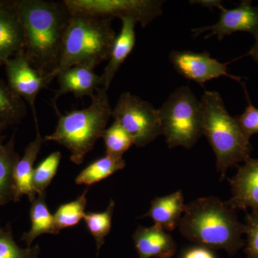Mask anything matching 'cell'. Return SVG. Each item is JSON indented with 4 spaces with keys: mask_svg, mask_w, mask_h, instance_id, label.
<instances>
[{
    "mask_svg": "<svg viewBox=\"0 0 258 258\" xmlns=\"http://www.w3.org/2000/svg\"><path fill=\"white\" fill-rule=\"evenodd\" d=\"M185 207L184 196L179 190L167 196L154 198L144 217L152 219L154 225L166 232H171L178 227Z\"/></svg>",
    "mask_w": 258,
    "mask_h": 258,
    "instance_id": "obj_17",
    "label": "cell"
},
{
    "mask_svg": "<svg viewBox=\"0 0 258 258\" xmlns=\"http://www.w3.org/2000/svg\"><path fill=\"white\" fill-rule=\"evenodd\" d=\"M220 16L218 22L210 26L192 29L194 37L200 34L210 32L205 38L216 36L221 41L226 36L237 32H246L253 36L258 32V7H253L252 2L243 0L240 5L234 9H227L222 5L220 7Z\"/></svg>",
    "mask_w": 258,
    "mask_h": 258,
    "instance_id": "obj_11",
    "label": "cell"
},
{
    "mask_svg": "<svg viewBox=\"0 0 258 258\" xmlns=\"http://www.w3.org/2000/svg\"><path fill=\"white\" fill-rule=\"evenodd\" d=\"M169 59L176 72L186 79L203 86L210 80L227 76L237 81L241 85V78L229 74L227 66L231 62H219L212 58L210 52H195L190 50H174L169 55Z\"/></svg>",
    "mask_w": 258,
    "mask_h": 258,
    "instance_id": "obj_9",
    "label": "cell"
},
{
    "mask_svg": "<svg viewBox=\"0 0 258 258\" xmlns=\"http://www.w3.org/2000/svg\"><path fill=\"white\" fill-rule=\"evenodd\" d=\"M19 159L15 149L14 136L7 144L0 141V207L18 201L14 172Z\"/></svg>",
    "mask_w": 258,
    "mask_h": 258,
    "instance_id": "obj_19",
    "label": "cell"
},
{
    "mask_svg": "<svg viewBox=\"0 0 258 258\" xmlns=\"http://www.w3.org/2000/svg\"><path fill=\"white\" fill-rule=\"evenodd\" d=\"M106 145L107 155L114 157H122L123 154L134 145L133 141L123 127L113 121L102 135Z\"/></svg>",
    "mask_w": 258,
    "mask_h": 258,
    "instance_id": "obj_26",
    "label": "cell"
},
{
    "mask_svg": "<svg viewBox=\"0 0 258 258\" xmlns=\"http://www.w3.org/2000/svg\"><path fill=\"white\" fill-rule=\"evenodd\" d=\"M200 101L203 108V136L215 152L217 169L223 179L229 168L250 157L252 146L235 118L226 109L220 93L205 90Z\"/></svg>",
    "mask_w": 258,
    "mask_h": 258,
    "instance_id": "obj_4",
    "label": "cell"
},
{
    "mask_svg": "<svg viewBox=\"0 0 258 258\" xmlns=\"http://www.w3.org/2000/svg\"><path fill=\"white\" fill-rule=\"evenodd\" d=\"M60 152H54L40 163L34 169L32 175V188L37 195L45 193L60 165Z\"/></svg>",
    "mask_w": 258,
    "mask_h": 258,
    "instance_id": "obj_25",
    "label": "cell"
},
{
    "mask_svg": "<svg viewBox=\"0 0 258 258\" xmlns=\"http://www.w3.org/2000/svg\"><path fill=\"white\" fill-rule=\"evenodd\" d=\"M88 189H85L81 196L74 201L60 205L53 215L57 230L60 232L62 229L74 227L79 223L86 212Z\"/></svg>",
    "mask_w": 258,
    "mask_h": 258,
    "instance_id": "obj_24",
    "label": "cell"
},
{
    "mask_svg": "<svg viewBox=\"0 0 258 258\" xmlns=\"http://www.w3.org/2000/svg\"><path fill=\"white\" fill-rule=\"evenodd\" d=\"M112 20L71 14L55 78L61 71L72 66L87 64L95 69L108 60L117 36L112 28Z\"/></svg>",
    "mask_w": 258,
    "mask_h": 258,
    "instance_id": "obj_5",
    "label": "cell"
},
{
    "mask_svg": "<svg viewBox=\"0 0 258 258\" xmlns=\"http://www.w3.org/2000/svg\"><path fill=\"white\" fill-rule=\"evenodd\" d=\"M106 89L99 87L91 98L89 107L61 114L53 104L58 120L55 132L44 137V141L63 146L71 153V160L76 165L101 138L111 117L112 109Z\"/></svg>",
    "mask_w": 258,
    "mask_h": 258,
    "instance_id": "obj_3",
    "label": "cell"
},
{
    "mask_svg": "<svg viewBox=\"0 0 258 258\" xmlns=\"http://www.w3.org/2000/svg\"><path fill=\"white\" fill-rule=\"evenodd\" d=\"M181 258H217L213 250L203 246L196 245L185 249Z\"/></svg>",
    "mask_w": 258,
    "mask_h": 258,
    "instance_id": "obj_30",
    "label": "cell"
},
{
    "mask_svg": "<svg viewBox=\"0 0 258 258\" xmlns=\"http://www.w3.org/2000/svg\"><path fill=\"white\" fill-rule=\"evenodd\" d=\"M38 244L22 248L15 242L10 225H0V258H39Z\"/></svg>",
    "mask_w": 258,
    "mask_h": 258,
    "instance_id": "obj_27",
    "label": "cell"
},
{
    "mask_svg": "<svg viewBox=\"0 0 258 258\" xmlns=\"http://www.w3.org/2000/svg\"><path fill=\"white\" fill-rule=\"evenodd\" d=\"M242 86L247 97L248 104L246 107L244 113L235 117V119L243 133L250 139L252 136L258 134V109L251 103L244 84Z\"/></svg>",
    "mask_w": 258,
    "mask_h": 258,
    "instance_id": "obj_28",
    "label": "cell"
},
{
    "mask_svg": "<svg viewBox=\"0 0 258 258\" xmlns=\"http://www.w3.org/2000/svg\"><path fill=\"white\" fill-rule=\"evenodd\" d=\"M258 7V6H257Z\"/></svg>",
    "mask_w": 258,
    "mask_h": 258,
    "instance_id": "obj_34",
    "label": "cell"
},
{
    "mask_svg": "<svg viewBox=\"0 0 258 258\" xmlns=\"http://www.w3.org/2000/svg\"><path fill=\"white\" fill-rule=\"evenodd\" d=\"M27 113L25 102L0 79V123L5 125L20 123Z\"/></svg>",
    "mask_w": 258,
    "mask_h": 258,
    "instance_id": "obj_22",
    "label": "cell"
},
{
    "mask_svg": "<svg viewBox=\"0 0 258 258\" xmlns=\"http://www.w3.org/2000/svg\"><path fill=\"white\" fill-rule=\"evenodd\" d=\"M5 128H6V127H5V125H3V124H1V123H0V141L2 140V137H1L2 131H3V129H4Z\"/></svg>",
    "mask_w": 258,
    "mask_h": 258,
    "instance_id": "obj_33",
    "label": "cell"
},
{
    "mask_svg": "<svg viewBox=\"0 0 258 258\" xmlns=\"http://www.w3.org/2000/svg\"><path fill=\"white\" fill-rule=\"evenodd\" d=\"M254 37V39H255V42H254L253 46L249 51L247 55H250L254 59V61L258 63V32Z\"/></svg>",
    "mask_w": 258,
    "mask_h": 258,
    "instance_id": "obj_32",
    "label": "cell"
},
{
    "mask_svg": "<svg viewBox=\"0 0 258 258\" xmlns=\"http://www.w3.org/2000/svg\"><path fill=\"white\" fill-rule=\"evenodd\" d=\"M5 66L8 86L17 96L28 103L33 113L37 128L38 121L35 101L40 91L48 87L52 81L32 67L24 53L9 59Z\"/></svg>",
    "mask_w": 258,
    "mask_h": 258,
    "instance_id": "obj_10",
    "label": "cell"
},
{
    "mask_svg": "<svg viewBox=\"0 0 258 258\" xmlns=\"http://www.w3.org/2000/svg\"><path fill=\"white\" fill-rule=\"evenodd\" d=\"M36 138L28 144L23 157L20 158L15 166V184L18 201L24 195L28 196L30 202L37 197L32 188V175L35 169L34 164L40 153L44 139L40 135L39 127L36 128Z\"/></svg>",
    "mask_w": 258,
    "mask_h": 258,
    "instance_id": "obj_18",
    "label": "cell"
},
{
    "mask_svg": "<svg viewBox=\"0 0 258 258\" xmlns=\"http://www.w3.org/2000/svg\"><path fill=\"white\" fill-rule=\"evenodd\" d=\"M125 166L123 157H111L106 154L105 157L97 159L85 168L76 178V183L91 186L122 170Z\"/></svg>",
    "mask_w": 258,
    "mask_h": 258,
    "instance_id": "obj_21",
    "label": "cell"
},
{
    "mask_svg": "<svg viewBox=\"0 0 258 258\" xmlns=\"http://www.w3.org/2000/svg\"><path fill=\"white\" fill-rule=\"evenodd\" d=\"M31 203L30 220L31 227L28 232H25L20 241H23L28 247H31L32 242L37 237L45 234L57 235L60 233L56 228L53 215L49 211L46 204L45 193L37 195Z\"/></svg>",
    "mask_w": 258,
    "mask_h": 258,
    "instance_id": "obj_20",
    "label": "cell"
},
{
    "mask_svg": "<svg viewBox=\"0 0 258 258\" xmlns=\"http://www.w3.org/2000/svg\"><path fill=\"white\" fill-rule=\"evenodd\" d=\"M25 39V57L51 81L60 63L71 14L63 1H16Z\"/></svg>",
    "mask_w": 258,
    "mask_h": 258,
    "instance_id": "obj_1",
    "label": "cell"
},
{
    "mask_svg": "<svg viewBox=\"0 0 258 258\" xmlns=\"http://www.w3.org/2000/svg\"><path fill=\"white\" fill-rule=\"evenodd\" d=\"M132 239L139 258H171L176 252L175 241L159 226H139Z\"/></svg>",
    "mask_w": 258,
    "mask_h": 258,
    "instance_id": "obj_15",
    "label": "cell"
},
{
    "mask_svg": "<svg viewBox=\"0 0 258 258\" xmlns=\"http://www.w3.org/2000/svg\"><path fill=\"white\" fill-rule=\"evenodd\" d=\"M71 14L111 19L133 18L145 28L162 15V0H64Z\"/></svg>",
    "mask_w": 258,
    "mask_h": 258,
    "instance_id": "obj_8",
    "label": "cell"
},
{
    "mask_svg": "<svg viewBox=\"0 0 258 258\" xmlns=\"http://www.w3.org/2000/svg\"><path fill=\"white\" fill-rule=\"evenodd\" d=\"M189 3L191 5H200L203 8L211 10L214 8L220 9V7L222 6V2L220 0H192Z\"/></svg>",
    "mask_w": 258,
    "mask_h": 258,
    "instance_id": "obj_31",
    "label": "cell"
},
{
    "mask_svg": "<svg viewBox=\"0 0 258 258\" xmlns=\"http://www.w3.org/2000/svg\"><path fill=\"white\" fill-rule=\"evenodd\" d=\"M247 258H258V212L247 213L245 217Z\"/></svg>",
    "mask_w": 258,
    "mask_h": 258,
    "instance_id": "obj_29",
    "label": "cell"
},
{
    "mask_svg": "<svg viewBox=\"0 0 258 258\" xmlns=\"http://www.w3.org/2000/svg\"><path fill=\"white\" fill-rule=\"evenodd\" d=\"M94 69L87 64L72 66L57 75L59 88L54 96L53 104L61 96L73 93L76 98L85 96L92 98L98 88L101 87V76L94 72Z\"/></svg>",
    "mask_w": 258,
    "mask_h": 258,
    "instance_id": "obj_14",
    "label": "cell"
},
{
    "mask_svg": "<svg viewBox=\"0 0 258 258\" xmlns=\"http://www.w3.org/2000/svg\"><path fill=\"white\" fill-rule=\"evenodd\" d=\"M186 240L209 249H224L235 255L244 245V224L237 212L215 197L197 199L186 205L178 227Z\"/></svg>",
    "mask_w": 258,
    "mask_h": 258,
    "instance_id": "obj_2",
    "label": "cell"
},
{
    "mask_svg": "<svg viewBox=\"0 0 258 258\" xmlns=\"http://www.w3.org/2000/svg\"><path fill=\"white\" fill-rule=\"evenodd\" d=\"M25 33L16 1L0 0V66L25 52Z\"/></svg>",
    "mask_w": 258,
    "mask_h": 258,
    "instance_id": "obj_13",
    "label": "cell"
},
{
    "mask_svg": "<svg viewBox=\"0 0 258 258\" xmlns=\"http://www.w3.org/2000/svg\"><path fill=\"white\" fill-rule=\"evenodd\" d=\"M158 111L162 135L169 149H191L203 137V105L189 86L176 89Z\"/></svg>",
    "mask_w": 258,
    "mask_h": 258,
    "instance_id": "obj_6",
    "label": "cell"
},
{
    "mask_svg": "<svg viewBox=\"0 0 258 258\" xmlns=\"http://www.w3.org/2000/svg\"><path fill=\"white\" fill-rule=\"evenodd\" d=\"M114 208L115 202L111 200L104 212H86L83 217L88 230L96 240L97 254L104 244L105 239L111 232Z\"/></svg>",
    "mask_w": 258,
    "mask_h": 258,
    "instance_id": "obj_23",
    "label": "cell"
},
{
    "mask_svg": "<svg viewBox=\"0 0 258 258\" xmlns=\"http://www.w3.org/2000/svg\"><path fill=\"white\" fill-rule=\"evenodd\" d=\"M111 117L128 133L136 147H146L162 135L158 109L131 93L120 94Z\"/></svg>",
    "mask_w": 258,
    "mask_h": 258,
    "instance_id": "obj_7",
    "label": "cell"
},
{
    "mask_svg": "<svg viewBox=\"0 0 258 258\" xmlns=\"http://www.w3.org/2000/svg\"><path fill=\"white\" fill-rule=\"evenodd\" d=\"M121 30L115 37L108 64L101 76V87L108 91L115 74L133 50L136 42L135 26L137 21L133 18H123Z\"/></svg>",
    "mask_w": 258,
    "mask_h": 258,
    "instance_id": "obj_16",
    "label": "cell"
},
{
    "mask_svg": "<svg viewBox=\"0 0 258 258\" xmlns=\"http://www.w3.org/2000/svg\"><path fill=\"white\" fill-rule=\"evenodd\" d=\"M229 183L232 198L225 202L227 206L236 212L248 208L258 212V159L249 157L244 161Z\"/></svg>",
    "mask_w": 258,
    "mask_h": 258,
    "instance_id": "obj_12",
    "label": "cell"
}]
</instances>
